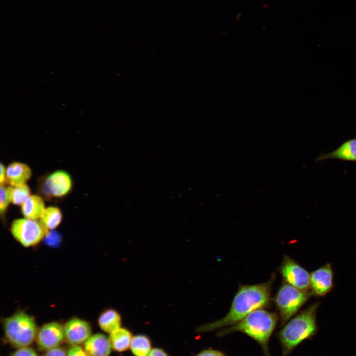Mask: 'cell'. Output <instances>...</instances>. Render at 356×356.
I'll list each match as a JSON object with an SVG mask.
<instances>
[{
  "label": "cell",
  "mask_w": 356,
  "mask_h": 356,
  "mask_svg": "<svg viewBox=\"0 0 356 356\" xmlns=\"http://www.w3.org/2000/svg\"><path fill=\"white\" fill-rule=\"evenodd\" d=\"M274 278L273 275L264 283L240 286L227 314L219 320L201 326L198 331L208 332L231 326L254 311L268 306Z\"/></svg>",
  "instance_id": "obj_1"
},
{
  "label": "cell",
  "mask_w": 356,
  "mask_h": 356,
  "mask_svg": "<svg viewBox=\"0 0 356 356\" xmlns=\"http://www.w3.org/2000/svg\"><path fill=\"white\" fill-rule=\"evenodd\" d=\"M278 321L275 312L260 309L251 312L238 322L223 329L219 336L240 332L251 337L261 346L265 356H270L268 344Z\"/></svg>",
  "instance_id": "obj_2"
},
{
  "label": "cell",
  "mask_w": 356,
  "mask_h": 356,
  "mask_svg": "<svg viewBox=\"0 0 356 356\" xmlns=\"http://www.w3.org/2000/svg\"><path fill=\"white\" fill-rule=\"evenodd\" d=\"M319 305V302H315L303 310L285 323L279 331L278 337L284 356L315 335L317 331L316 313Z\"/></svg>",
  "instance_id": "obj_3"
},
{
  "label": "cell",
  "mask_w": 356,
  "mask_h": 356,
  "mask_svg": "<svg viewBox=\"0 0 356 356\" xmlns=\"http://www.w3.org/2000/svg\"><path fill=\"white\" fill-rule=\"evenodd\" d=\"M3 326L7 340L18 348L27 347L32 344L38 332L34 318L22 311L4 318Z\"/></svg>",
  "instance_id": "obj_4"
},
{
  "label": "cell",
  "mask_w": 356,
  "mask_h": 356,
  "mask_svg": "<svg viewBox=\"0 0 356 356\" xmlns=\"http://www.w3.org/2000/svg\"><path fill=\"white\" fill-rule=\"evenodd\" d=\"M312 296L311 291L299 290L283 281L273 298L281 324L286 323Z\"/></svg>",
  "instance_id": "obj_5"
},
{
  "label": "cell",
  "mask_w": 356,
  "mask_h": 356,
  "mask_svg": "<svg viewBox=\"0 0 356 356\" xmlns=\"http://www.w3.org/2000/svg\"><path fill=\"white\" fill-rule=\"evenodd\" d=\"M10 230L15 239L25 247L38 244L48 231L40 222L25 218L14 220Z\"/></svg>",
  "instance_id": "obj_6"
},
{
  "label": "cell",
  "mask_w": 356,
  "mask_h": 356,
  "mask_svg": "<svg viewBox=\"0 0 356 356\" xmlns=\"http://www.w3.org/2000/svg\"><path fill=\"white\" fill-rule=\"evenodd\" d=\"M283 281L304 291L310 289V273L291 257L285 255L279 267Z\"/></svg>",
  "instance_id": "obj_7"
},
{
  "label": "cell",
  "mask_w": 356,
  "mask_h": 356,
  "mask_svg": "<svg viewBox=\"0 0 356 356\" xmlns=\"http://www.w3.org/2000/svg\"><path fill=\"white\" fill-rule=\"evenodd\" d=\"M72 187L70 175L66 171L57 170L49 175L43 184V192L48 197H61L70 192Z\"/></svg>",
  "instance_id": "obj_8"
},
{
  "label": "cell",
  "mask_w": 356,
  "mask_h": 356,
  "mask_svg": "<svg viewBox=\"0 0 356 356\" xmlns=\"http://www.w3.org/2000/svg\"><path fill=\"white\" fill-rule=\"evenodd\" d=\"M333 271L327 263L310 273V290L312 295L323 297L333 288Z\"/></svg>",
  "instance_id": "obj_9"
},
{
  "label": "cell",
  "mask_w": 356,
  "mask_h": 356,
  "mask_svg": "<svg viewBox=\"0 0 356 356\" xmlns=\"http://www.w3.org/2000/svg\"><path fill=\"white\" fill-rule=\"evenodd\" d=\"M64 338L63 326L57 322H50L38 331L36 340L39 348L47 351L59 347Z\"/></svg>",
  "instance_id": "obj_10"
},
{
  "label": "cell",
  "mask_w": 356,
  "mask_h": 356,
  "mask_svg": "<svg viewBox=\"0 0 356 356\" xmlns=\"http://www.w3.org/2000/svg\"><path fill=\"white\" fill-rule=\"evenodd\" d=\"M64 327L66 340L72 345L85 343L91 336L90 324L85 320L73 317L68 320Z\"/></svg>",
  "instance_id": "obj_11"
},
{
  "label": "cell",
  "mask_w": 356,
  "mask_h": 356,
  "mask_svg": "<svg viewBox=\"0 0 356 356\" xmlns=\"http://www.w3.org/2000/svg\"><path fill=\"white\" fill-rule=\"evenodd\" d=\"M84 349L89 356H109L112 347L109 337L102 333H96L85 342Z\"/></svg>",
  "instance_id": "obj_12"
},
{
  "label": "cell",
  "mask_w": 356,
  "mask_h": 356,
  "mask_svg": "<svg viewBox=\"0 0 356 356\" xmlns=\"http://www.w3.org/2000/svg\"><path fill=\"white\" fill-rule=\"evenodd\" d=\"M32 176L31 168L27 164L14 162L6 169L5 182L12 186L25 184Z\"/></svg>",
  "instance_id": "obj_13"
},
{
  "label": "cell",
  "mask_w": 356,
  "mask_h": 356,
  "mask_svg": "<svg viewBox=\"0 0 356 356\" xmlns=\"http://www.w3.org/2000/svg\"><path fill=\"white\" fill-rule=\"evenodd\" d=\"M329 159L356 161V138L350 139L345 141L331 152L321 154L316 158V160L321 161Z\"/></svg>",
  "instance_id": "obj_14"
},
{
  "label": "cell",
  "mask_w": 356,
  "mask_h": 356,
  "mask_svg": "<svg viewBox=\"0 0 356 356\" xmlns=\"http://www.w3.org/2000/svg\"><path fill=\"white\" fill-rule=\"evenodd\" d=\"M21 211L25 218L37 220L41 218L45 209L43 198L38 195H30L21 205Z\"/></svg>",
  "instance_id": "obj_15"
},
{
  "label": "cell",
  "mask_w": 356,
  "mask_h": 356,
  "mask_svg": "<svg viewBox=\"0 0 356 356\" xmlns=\"http://www.w3.org/2000/svg\"><path fill=\"white\" fill-rule=\"evenodd\" d=\"M98 324L102 331L110 334L121 328L122 324L121 316L114 309H106L99 315L98 319Z\"/></svg>",
  "instance_id": "obj_16"
},
{
  "label": "cell",
  "mask_w": 356,
  "mask_h": 356,
  "mask_svg": "<svg viewBox=\"0 0 356 356\" xmlns=\"http://www.w3.org/2000/svg\"><path fill=\"white\" fill-rule=\"evenodd\" d=\"M133 336L125 328H120L110 334L109 340L112 349L118 352H125L130 347Z\"/></svg>",
  "instance_id": "obj_17"
},
{
  "label": "cell",
  "mask_w": 356,
  "mask_h": 356,
  "mask_svg": "<svg viewBox=\"0 0 356 356\" xmlns=\"http://www.w3.org/2000/svg\"><path fill=\"white\" fill-rule=\"evenodd\" d=\"M62 219L60 209L55 206L46 208L40 218V222L47 230H53L58 226Z\"/></svg>",
  "instance_id": "obj_18"
},
{
  "label": "cell",
  "mask_w": 356,
  "mask_h": 356,
  "mask_svg": "<svg viewBox=\"0 0 356 356\" xmlns=\"http://www.w3.org/2000/svg\"><path fill=\"white\" fill-rule=\"evenodd\" d=\"M134 356H147L152 350V343L148 337L143 334L133 336L130 347Z\"/></svg>",
  "instance_id": "obj_19"
},
{
  "label": "cell",
  "mask_w": 356,
  "mask_h": 356,
  "mask_svg": "<svg viewBox=\"0 0 356 356\" xmlns=\"http://www.w3.org/2000/svg\"><path fill=\"white\" fill-rule=\"evenodd\" d=\"M30 189L26 184L14 186L12 189L11 202L16 205H21L30 196Z\"/></svg>",
  "instance_id": "obj_20"
},
{
  "label": "cell",
  "mask_w": 356,
  "mask_h": 356,
  "mask_svg": "<svg viewBox=\"0 0 356 356\" xmlns=\"http://www.w3.org/2000/svg\"><path fill=\"white\" fill-rule=\"evenodd\" d=\"M12 189V187L6 186L4 184L0 185V212L1 215L5 214L10 202H11Z\"/></svg>",
  "instance_id": "obj_21"
},
{
  "label": "cell",
  "mask_w": 356,
  "mask_h": 356,
  "mask_svg": "<svg viewBox=\"0 0 356 356\" xmlns=\"http://www.w3.org/2000/svg\"><path fill=\"white\" fill-rule=\"evenodd\" d=\"M44 239L47 245L51 247H56L59 244L61 241V236L56 231H48Z\"/></svg>",
  "instance_id": "obj_22"
},
{
  "label": "cell",
  "mask_w": 356,
  "mask_h": 356,
  "mask_svg": "<svg viewBox=\"0 0 356 356\" xmlns=\"http://www.w3.org/2000/svg\"><path fill=\"white\" fill-rule=\"evenodd\" d=\"M11 356H38L35 351L29 347L19 348Z\"/></svg>",
  "instance_id": "obj_23"
},
{
  "label": "cell",
  "mask_w": 356,
  "mask_h": 356,
  "mask_svg": "<svg viewBox=\"0 0 356 356\" xmlns=\"http://www.w3.org/2000/svg\"><path fill=\"white\" fill-rule=\"evenodd\" d=\"M67 356H89L84 349L79 345H72L68 350Z\"/></svg>",
  "instance_id": "obj_24"
},
{
  "label": "cell",
  "mask_w": 356,
  "mask_h": 356,
  "mask_svg": "<svg viewBox=\"0 0 356 356\" xmlns=\"http://www.w3.org/2000/svg\"><path fill=\"white\" fill-rule=\"evenodd\" d=\"M44 356H67L65 351L59 347L46 351Z\"/></svg>",
  "instance_id": "obj_25"
},
{
  "label": "cell",
  "mask_w": 356,
  "mask_h": 356,
  "mask_svg": "<svg viewBox=\"0 0 356 356\" xmlns=\"http://www.w3.org/2000/svg\"><path fill=\"white\" fill-rule=\"evenodd\" d=\"M197 356H225L224 355L218 351L213 350H205L201 352Z\"/></svg>",
  "instance_id": "obj_26"
},
{
  "label": "cell",
  "mask_w": 356,
  "mask_h": 356,
  "mask_svg": "<svg viewBox=\"0 0 356 356\" xmlns=\"http://www.w3.org/2000/svg\"><path fill=\"white\" fill-rule=\"evenodd\" d=\"M147 356H169L163 349L155 348L151 350Z\"/></svg>",
  "instance_id": "obj_27"
},
{
  "label": "cell",
  "mask_w": 356,
  "mask_h": 356,
  "mask_svg": "<svg viewBox=\"0 0 356 356\" xmlns=\"http://www.w3.org/2000/svg\"><path fill=\"white\" fill-rule=\"evenodd\" d=\"M5 173L6 169L2 163L0 164V185L4 184L5 182Z\"/></svg>",
  "instance_id": "obj_28"
}]
</instances>
